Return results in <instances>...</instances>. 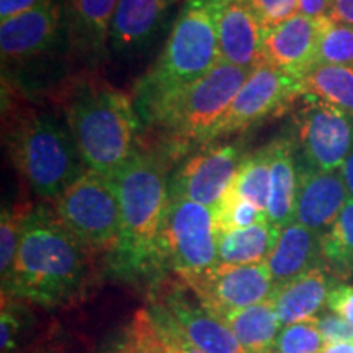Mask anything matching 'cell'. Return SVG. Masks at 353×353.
Masks as SVG:
<instances>
[{
	"label": "cell",
	"mask_w": 353,
	"mask_h": 353,
	"mask_svg": "<svg viewBox=\"0 0 353 353\" xmlns=\"http://www.w3.org/2000/svg\"><path fill=\"white\" fill-rule=\"evenodd\" d=\"M304 95H312L353 117V68L316 64L299 79Z\"/></svg>",
	"instance_id": "d4e9b609"
},
{
	"label": "cell",
	"mask_w": 353,
	"mask_h": 353,
	"mask_svg": "<svg viewBox=\"0 0 353 353\" xmlns=\"http://www.w3.org/2000/svg\"><path fill=\"white\" fill-rule=\"evenodd\" d=\"M250 72L252 69L219 61L210 72L176 94L151 125L165 131L176 144H208Z\"/></svg>",
	"instance_id": "8992f818"
},
{
	"label": "cell",
	"mask_w": 353,
	"mask_h": 353,
	"mask_svg": "<svg viewBox=\"0 0 353 353\" xmlns=\"http://www.w3.org/2000/svg\"><path fill=\"white\" fill-rule=\"evenodd\" d=\"M316 64L353 68V26L337 23L330 19L322 20Z\"/></svg>",
	"instance_id": "83f0119b"
},
{
	"label": "cell",
	"mask_w": 353,
	"mask_h": 353,
	"mask_svg": "<svg viewBox=\"0 0 353 353\" xmlns=\"http://www.w3.org/2000/svg\"><path fill=\"white\" fill-rule=\"evenodd\" d=\"M13 164L34 195L54 203L88 170L68 121L52 113H33L8 139Z\"/></svg>",
	"instance_id": "5b68a950"
},
{
	"label": "cell",
	"mask_w": 353,
	"mask_h": 353,
	"mask_svg": "<svg viewBox=\"0 0 353 353\" xmlns=\"http://www.w3.org/2000/svg\"><path fill=\"white\" fill-rule=\"evenodd\" d=\"M325 345L314 321H306L281 329L273 353H322Z\"/></svg>",
	"instance_id": "4dcf8cb0"
},
{
	"label": "cell",
	"mask_w": 353,
	"mask_h": 353,
	"mask_svg": "<svg viewBox=\"0 0 353 353\" xmlns=\"http://www.w3.org/2000/svg\"><path fill=\"white\" fill-rule=\"evenodd\" d=\"M219 57L224 63L254 69L262 63L265 32L245 0H226L218 21Z\"/></svg>",
	"instance_id": "e0dca14e"
},
{
	"label": "cell",
	"mask_w": 353,
	"mask_h": 353,
	"mask_svg": "<svg viewBox=\"0 0 353 353\" xmlns=\"http://www.w3.org/2000/svg\"><path fill=\"white\" fill-rule=\"evenodd\" d=\"M296 139L307 167L341 170L353 151V117L312 95H301L294 114Z\"/></svg>",
	"instance_id": "9c48e42d"
},
{
	"label": "cell",
	"mask_w": 353,
	"mask_h": 353,
	"mask_svg": "<svg viewBox=\"0 0 353 353\" xmlns=\"http://www.w3.org/2000/svg\"><path fill=\"white\" fill-rule=\"evenodd\" d=\"M63 7L48 0L0 23V51L3 63H20L46 54L59 41Z\"/></svg>",
	"instance_id": "5bb4252c"
},
{
	"label": "cell",
	"mask_w": 353,
	"mask_h": 353,
	"mask_svg": "<svg viewBox=\"0 0 353 353\" xmlns=\"http://www.w3.org/2000/svg\"><path fill=\"white\" fill-rule=\"evenodd\" d=\"M280 229L268 219L254 226L218 234V263L252 265L265 263L275 249Z\"/></svg>",
	"instance_id": "7402d4cb"
},
{
	"label": "cell",
	"mask_w": 353,
	"mask_h": 353,
	"mask_svg": "<svg viewBox=\"0 0 353 353\" xmlns=\"http://www.w3.org/2000/svg\"><path fill=\"white\" fill-rule=\"evenodd\" d=\"M172 2H174V3H175V2H176V0H172Z\"/></svg>",
	"instance_id": "f6af8a7d"
},
{
	"label": "cell",
	"mask_w": 353,
	"mask_h": 353,
	"mask_svg": "<svg viewBox=\"0 0 353 353\" xmlns=\"http://www.w3.org/2000/svg\"><path fill=\"white\" fill-rule=\"evenodd\" d=\"M156 353H167V352L164 350V347H162L161 341H159V345H157V350H156Z\"/></svg>",
	"instance_id": "ee69618b"
},
{
	"label": "cell",
	"mask_w": 353,
	"mask_h": 353,
	"mask_svg": "<svg viewBox=\"0 0 353 353\" xmlns=\"http://www.w3.org/2000/svg\"><path fill=\"white\" fill-rule=\"evenodd\" d=\"M32 353H63V350L54 345H46V347H39L38 350H34Z\"/></svg>",
	"instance_id": "7bdbcfd3"
},
{
	"label": "cell",
	"mask_w": 353,
	"mask_h": 353,
	"mask_svg": "<svg viewBox=\"0 0 353 353\" xmlns=\"http://www.w3.org/2000/svg\"><path fill=\"white\" fill-rule=\"evenodd\" d=\"M65 121L87 169L112 180L134 152L139 118L125 92L107 83L76 87Z\"/></svg>",
	"instance_id": "277c9868"
},
{
	"label": "cell",
	"mask_w": 353,
	"mask_h": 353,
	"mask_svg": "<svg viewBox=\"0 0 353 353\" xmlns=\"http://www.w3.org/2000/svg\"><path fill=\"white\" fill-rule=\"evenodd\" d=\"M180 280L223 321L241 309L272 299L276 288L265 263H218L210 270Z\"/></svg>",
	"instance_id": "30bf717a"
},
{
	"label": "cell",
	"mask_w": 353,
	"mask_h": 353,
	"mask_svg": "<svg viewBox=\"0 0 353 353\" xmlns=\"http://www.w3.org/2000/svg\"><path fill=\"white\" fill-rule=\"evenodd\" d=\"M224 322L245 353H273L281 324L272 299L241 309Z\"/></svg>",
	"instance_id": "cb8c5ba5"
},
{
	"label": "cell",
	"mask_w": 353,
	"mask_h": 353,
	"mask_svg": "<svg viewBox=\"0 0 353 353\" xmlns=\"http://www.w3.org/2000/svg\"><path fill=\"white\" fill-rule=\"evenodd\" d=\"M224 2L185 0L164 50L138 85L136 112L145 123L221 61L218 21Z\"/></svg>",
	"instance_id": "3957f363"
},
{
	"label": "cell",
	"mask_w": 353,
	"mask_h": 353,
	"mask_svg": "<svg viewBox=\"0 0 353 353\" xmlns=\"http://www.w3.org/2000/svg\"><path fill=\"white\" fill-rule=\"evenodd\" d=\"M244 157L239 143L211 145L193 154L169 180V196L214 210L231 188Z\"/></svg>",
	"instance_id": "7c38bea8"
},
{
	"label": "cell",
	"mask_w": 353,
	"mask_h": 353,
	"mask_svg": "<svg viewBox=\"0 0 353 353\" xmlns=\"http://www.w3.org/2000/svg\"><path fill=\"white\" fill-rule=\"evenodd\" d=\"M28 319L20 309V301L15 298L2 296V314H0V353H19L23 342Z\"/></svg>",
	"instance_id": "d6a6232c"
},
{
	"label": "cell",
	"mask_w": 353,
	"mask_h": 353,
	"mask_svg": "<svg viewBox=\"0 0 353 353\" xmlns=\"http://www.w3.org/2000/svg\"><path fill=\"white\" fill-rule=\"evenodd\" d=\"M348 201L341 170L319 172L299 165V183L294 221L317 234H324L335 223Z\"/></svg>",
	"instance_id": "2e32d148"
},
{
	"label": "cell",
	"mask_w": 353,
	"mask_h": 353,
	"mask_svg": "<svg viewBox=\"0 0 353 353\" xmlns=\"http://www.w3.org/2000/svg\"><path fill=\"white\" fill-rule=\"evenodd\" d=\"M324 270L335 280L347 281L353 273V200L343 206L335 223L322 234Z\"/></svg>",
	"instance_id": "484cf974"
},
{
	"label": "cell",
	"mask_w": 353,
	"mask_h": 353,
	"mask_svg": "<svg viewBox=\"0 0 353 353\" xmlns=\"http://www.w3.org/2000/svg\"><path fill=\"white\" fill-rule=\"evenodd\" d=\"M213 211L219 232L249 228L267 219L265 211L257 208L250 201L234 196L229 192Z\"/></svg>",
	"instance_id": "f546056e"
},
{
	"label": "cell",
	"mask_w": 353,
	"mask_h": 353,
	"mask_svg": "<svg viewBox=\"0 0 353 353\" xmlns=\"http://www.w3.org/2000/svg\"><path fill=\"white\" fill-rule=\"evenodd\" d=\"M183 283L162 285L154 296L156 303L176 322L193 345L205 353H245L229 325L195 296Z\"/></svg>",
	"instance_id": "4fadbf2b"
},
{
	"label": "cell",
	"mask_w": 353,
	"mask_h": 353,
	"mask_svg": "<svg viewBox=\"0 0 353 353\" xmlns=\"http://www.w3.org/2000/svg\"><path fill=\"white\" fill-rule=\"evenodd\" d=\"M322 20L298 13L265 33L262 63L294 79H303L304 74L316 65Z\"/></svg>",
	"instance_id": "9a60e30c"
},
{
	"label": "cell",
	"mask_w": 353,
	"mask_h": 353,
	"mask_svg": "<svg viewBox=\"0 0 353 353\" xmlns=\"http://www.w3.org/2000/svg\"><path fill=\"white\" fill-rule=\"evenodd\" d=\"M335 281L324 268H316L276 286L272 301L280 324L286 327L298 322L314 321L327 306L329 293Z\"/></svg>",
	"instance_id": "ffe728a7"
},
{
	"label": "cell",
	"mask_w": 353,
	"mask_h": 353,
	"mask_svg": "<svg viewBox=\"0 0 353 353\" xmlns=\"http://www.w3.org/2000/svg\"><path fill=\"white\" fill-rule=\"evenodd\" d=\"M148 312L159 341L167 353H205L188 341L187 335L176 325V322L169 316V312L164 311L159 304L151 303Z\"/></svg>",
	"instance_id": "836d02e7"
},
{
	"label": "cell",
	"mask_w": 353,
	"mask_h": 353,
	"mask_svg": "<svg viewBox=\"0 0 353 353\" xmlns=\"http://www.w3.org/2000/svg\"><path fill=\"white\" fill-rule=\"evenodd\" d=\"M293 151V143L286 138L270 143V196L267 219L280 231L294 221L299 165H296Z\"/></svg>",
	"instance_id": "44dd1931"
},
{
	"label": "cell",
	"mask_w": 353,
	"mask_h": 353,
	"mask_svg": "<svg viewBox=\"0 0 353 353\" xmlns=\"http://www.w3.org/2000/svg\"><path fill=\"white\" fill-rule=\"evenodd\" d=\"M341 175L343 179V183H345L347 192H348V198L353 200V151L350 152V156L345 159L341 167Z\"/></svg>",
	"instance_id": "60d3db41"
},
{
	"label": "cell",
	"mask_w": 353,
	"mask_h": 353,
	"mask_svg": "<svg viewBox=\"0 0 353 353\" xmlns=\"http://www.w3.org/2000/svg\"><path fill=\"white\" fill-rule=\"evenodd\" d=\"M172 0H120L110 28V48L118 56H134L161 28Z\"/></svg>",
	"instance_id": "ac0fdd59"
},
{
	"label": "cell",
	"mask_w": 353,
	"mask_h": 353,
	"mask_svg": "<svg viewBox=\"0 0 353 353\" xmlns=\"http://www.w3.org/2000/svg\"><path fill=\"white\" fill-rule=\"evenodd\" d=\"M218 234L213 210L185 198L169 196L159 239L164 270L187 278L216 267Z\"/></svg>",
	"instance_id": "ba28073f"
},
{
	"label": "cell",
	"mask_w": 353,
	"mask_h": 353,
	"mask_svg": "<svg viewBox=\"0 0 353 353\" xmlns=\"http://www.w3.org/2000/svg\"><path fill=\"white\" fill-rule=\"evenodd\" d=\"M265 265L275 286L288 283L316 268H324L322 236L293 221L281 229L275 249Z\"/></svg>",
	"instance_id": "d6986e66"
},
{
	"label": "cell",
	"mask_w": 353,
	"mask_h": 353,
	"mask_svg": "<svg viewBox=\"0 0 353 353\" xmlns=\"http://www.w3.org/2000/svg\"><path fill=\"white\" fill-rule=\"evenodd\" d=\"M94 257L63 226L54 210L26 211L15 265L2 296L57 307L74 303L90 283Z\"/></svg>",
	"instance_id": "6da1fadb"
},
{
	"label": "cell",
	"mask_w": 353,
	"mask_h": 353,
	"mask_svg": "<svg viewBox=\"0 0 353 353\" xmlns=\"http://www.w3.org/2000/svg\"><path fill=\"white\" fill-rule=\"evenodd\" d=\"M52 210L63 226L92 255H112L120 241L121 211L112 180L88 169L57 200Z\"/></svg>",
	"instance_id": "52a82bcc"
},
{
	"label": "cell",
	"mask_w": 353,
	"mask_h": 353,
	"mask_svg": "<svg viewBox=\"0 0 353 353\" xmlns=\"http://www.w3.org/2000/svg\"><path fill=\"white\" fill-rule=\"evenodd\" d=\"M252 8L263 32H270L299 13V0H245Z\"/></svg>",
	"instance_id": "e575fe53"
},
{
	"label": "cell",
	"mask_w": 353,
	"mask_h": 353,
	"mask_svg": "<svg viewBox=\"0 0 353 353\" xmlns=\"http://www.w3.org/2000/svg\"><path fill=\"white\" fill-rule=\"evenodd\" d=\"M229 193L250 201L267 214L270 196V144L244 157Z\"/></svg>",
	"instance_id": "4316f807"
},
{
	"label": "cell",
	"mask_w": 353,
	"mask_h": 353,
	"mask_svg": "<svg viewBox=\"0 0 353 353\" xmlns=\"http://www.w3.org/2000/svg\"><path fill=\"white\" fill-rule=\"evenodd\" d=\"M322 353H353V342H339L325 345Z\"/></svg>",
	"instance_id": "b9f144b4"
},
{
	"label": "cell",
	"mask_w": 353,
	"mask_h": 353,
	"mask_svg": "<svg viewBox=\"0 0 353 353\" xmlns=\"http://www.w3.org/2000/svg\"><path fill=\"white\" fill-rule=\"evenodd\" d=\"M314 324L327 345L339 342H353V325L334 312H321L314 319Z\"/></svg>",
	"instance_id": "d590c367"
},
{
	"label": "cell",
	"mask_w": 353,
	"mask_h": 353,
	"mask_svg": "<svg viewBox=\"0 0 353 353\" xmlns=\"http://www.w3.org/2000/svg\"><path fill=\"white\" fill-rule=\"evenodd\" d=\"M157 345L159 337L152 327L148 309H141L110 353H156Z\"/></svg>",
	"instance_id": "1f68e13d"
},
{
	"label": "cell",
	"mask_w": 353,
	"mask_h": 353,
	"mask_svg": "<svg viewBox=\"0 0 353 353\" xmlns=\"http://www.w3.org/2000/svg\"><path fill=\"white\" fill-rule=\"evenodd\" d=\"M120 0H69L70 34L83 51L100 54L107 48Z\"/></svg>",
	"instance_id": "603a6c76"
},
{
	"label": "cell",
	"mask_w": 353,
	"mask_h": 353,
	"mask_svg": "<svg viewBox=\"0 0 353 353\" xmlns=\"http://www.w3.org/2000/svg\"><path fill=\"white\" fill-rule=\"evenodd\" d=\"M121 211V231L110 255L112 270L125 280L161 276L164 273L161 229L169 205V180L161 159L132 152L112 179Z\"/></svg>",
	"instance_id": "7a4b0ae2"
},
{
	"label": "cell",
	"mask_w": 353,
	"mask_h": 353,
	"mask_svg": "<svg viewBox=\"0 0 353 353\" xmlns=\"http://www.w3.org/2000/svg\"><path fill=\"white\" fill-rule=\"evenodd\" d=\"M26 211L28 210L25 208L2 210V218H0V276H2V288L7 286L12 276L21 232H23Z\"/></svg>",
	"instance_id": "f1b7e54d"
},
{
	"label": "cell",
	"mask_w": 353,
	"mask_h": 353,
	"mask_svg": "<svg viewBox=\"0 0 353 353\" xmlns=\"http://www.w3.org/2000/svg\"><path fill=\"white\" fill-rule=\"evenodd\" d=\"M44 2L48 0H0V20H8L20 13L33 10L34 7L41 6Z\"/></svg>",
	"instance_id": "74e56055"
},
{
	"label": "cell",
	"mask_w": 353,
	"mask_h": 353,
	"mask_svg": "<svg viewBox=\"0 0 353 353\" xmlns=\"http://www.w3.org/2000/svg\"><path fill=\"white\" fill-rule=\"evenodd\" d=\"M301 95L299 79L260 63L249 74L223 120L214 128L211 141L247 130L272 114L283 112Z\"/></svg>",
	"instance_id": "8fae6325"
},
{
	"label": "cell",
	"mask_w": 353,
	"mask_h": 353,
	"mask_svg": "<svg viewBox=\"0 0 353 353\" xmlns=\"http://www.w3.org/2000/svg\"><path fill=\"white\" fill-rule=\"evenodd\" d=\"M334 0H299V13L309 19H329Z\"/></svg>",
	"instance_id": "f35d334b"
},
{
	"label": "cell",
	"mask_w": 353,
	"mask_h": 353,
	"mask_svg": "<svg viewBox=\"0 0 353 353\" xmlns=\"http://www.w3.org/2000/svg\"><path fill=\"white\" fill-rule=\"evenodd\" d=\"M329 19L337 23L353 26V0H334Z\"/></svg>",
	"instance_id": "ab89813d"
},
{
	"label": "cell",
	"mask_w": 353,
	"mask_h": 353,
	"mask_svg": "<svg viewBox=\"0 0 353 353\" xmlns=\"http://www.w3.org/2000/svg\"><path fill=\"white\" fill-rule=\"evenodd\" d=\"M327 309L353 325V286L337 280L327 298Z\"/></svg>",
	"instance_id": "8d00e7d4"
}]
</instances>
